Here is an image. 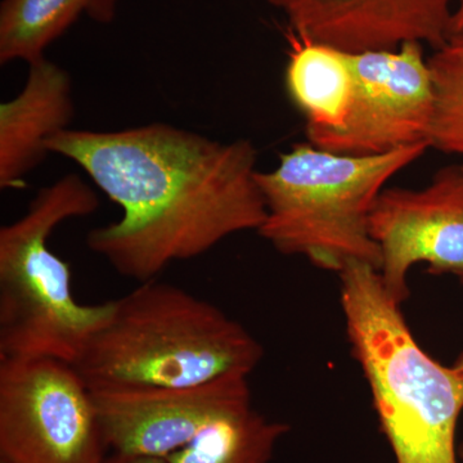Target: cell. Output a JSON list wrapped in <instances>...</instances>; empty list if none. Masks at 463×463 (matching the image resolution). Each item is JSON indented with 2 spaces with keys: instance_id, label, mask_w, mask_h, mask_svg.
I'll return each instance as SVG.
<instances>
[{
  "instance_id": "obj_12",
  "label": "cell",
  "mask_w": 463,
  "mask_h": 463,
  "mask_svg": "<svg viewBox=\"0 0 463 463\" xmlns=\"http://www.w3.org/2000/svg\"><path fill=\"white\" fill-rule=\"evenodd\" d=\"M285 83L289 99L306 118L307 137L345 125L354 99L352 53L288 33Z\"/></svg>"
},
{
  "instance_id": "obj_2",
  "label": "cell",
  "mask_w": 463,
  "mask_h": 463,
  "mask_svg": "<svg viewBox=\"0 0 463 463\" xmlns=\"http://www.w3.org/2000/svg\"><path fill=\"white\" fill-rule=\"evenodd\" d=\"M111 303L72 364L90 389L199 385L249 376L263 359V346L241 323L172 283L142 282Z\"/></svg>"
},
{
  "instance_id": "obj_3",
  "label": "cell",
  "mask_w": 463,
  "mask_h": 463,
  "mask_svg": "<svg viewBox=\"0 0 463 463\" xmlns=\"http://www.w3.org/2000/svg\"><path fill=\"white\" fill-rule=\"evenodd\" d=\"M339 274L347 336L395 461L459 463L463 388L455 371L417 344L377 268L353 261Z\"/></svg>"
},
{
  "instance_id": "obj_20",
  "label": "cell",
  "mask_w": 463,
  "mask_h": 463,
  "mask_svg": "<svg viewBox=\"0 0 463 463\" xmlns=\"http://www.w3.org/2000/svg\"><path fill=\"white\" fill-rule=\"evenodd\" d=\"M461 459H462V463H463V447H462V449H461Z\"/></svg>"
},
{
  "instance_id": "obj_19",
  "label": "cell",
  "mask_w": 463,
  "mask_h": 463,
  "mask_svg": "<svg viewBox=\"0 0 463 463\" xmlns=\"http://www.w3.org/2000/svg\"><path fill=\"white\" fill-rule=\"evenodd\" d=\"M452 368L453 371H455L456 376L458 377L459 383H461L463 388V355L456 362V364L453 365Z\"/></svg>"
},
{
  "instance_id": "obj_5",
  "label": "cell",
  "mask_w": 463,
  "mask_h": 463,
  "mask_svg": "<svg viewBox=\"0 0 463 463\" xmlns=\"http://www.w3.org/2000/svg\"><path fill=\"white\" fill-rule=\"evenodd\" d=\"M96 191L78 174L42 188L14 223L0 228V358L75 364L109 318L111 300L84 306L71 291L70 265L50 239L69 219L96 213Z\"/></svg>"
},
{
  "instance_id": "obj_14",
  "label": "cell",
  "mask_w": 463,
  "mask_h": 463,
  "mask_svg": "<svg viewBox=\"0 0 463 463\" xmlns=\"http://www.w3.org/2000/svg\"><path fill=\"white\" fill-rule=\"evenodd\" d=\"M90 0H3L0 5V62L32 63L60 38Z\"/></svg>"
},
{
  "instance_id": "obj_16",
  "label": "cell",
  "mask_w": 463,
  "mask_h": 463,
  "mask_svg": "<svg viewBox=\"0 0 463 463\" xmlns=\"http://www.w3.org/2000/svg\"><path fill=\"white\" fill-rule=\"evenodd\" d=\"M118 0H90L88 14L99 23H109L115 16Z\"/></svg>"
},
{
  "instance_id": "obj_7",
  "label": "cell",
  "mask_w": 463,
  "mask_h": 463,
  "mask_svg": "<svg viewBox=\"0 0 463 463\" xmlns=\"http://www.w3.org/2000/svg\"><path fill=\"white\" fill-rule=\"evenodd\" d=\"M352 63L354 99L345 125L335 132L307 137V142L350 156H373L429 143L434 91L422 43L352 53Z\"/></svg>"
},
{
  "instance_id": "obj_17",
  "label": "cell",
  "mask_w": 463,
  "mask_h": 463,
  "mask_svg": "<svg viewBox=\"0 0 463 463\" xmlns=\"http://www.w3.org/2000/svg\"><path fill=\"white\" fill-rule=\"evenodd\" d=\"M103 463H169V461L163 457L109 452Z\"/></svg>"
},
{
  "instance_id": "obj_4",
  "label": "cell",
  "mask_w": 463,
  "mask_h": 463,
  "mask_svg": "<svg viewBox=\"0 0 463 463\" xmlns=\"http://www.w3.org/2000/svg\"><path fill=\"white\" fill-rule=\"evenodd\" d=\"M430 148L417 143L373 156L335 154L307 143L279 156L270 172H258L267 206L259 234L286 255L340 273L353 261L380 270L381 251L368 219L385 184Z\"/></svg>"
},
{
  "instance_id": "obj_11",
  "label": "cell",
  "mask_w": 463,
  "mask_h": 463,
  "mask_svg": "<svg viewBox=\"0 0 463 463\" xmlns=\"http://www.w3.org/2000/svg\"><path fill=\"white\" fill-rule=\"evenodd\" d=\"M23 90L0 106V188L18 190L74 116L69 72L47 58L29 65Z\"/></svg>"
},
{
  "instance_id": "obj_9",
  "label": "cell",
  "mask_w": 463,
  "mask_h": 463,
  "mask_svg": "<svg viewBox=\"0 0 463 463\" xmlns=\"http://www.w3.org/2000/svg\"><path fill=\"white\" fill-rule=\"evenodd\" d=\"M368 227L381 251V279L399 304L410 297L407 277L414 264L463 279V166L439 170L422 190L385 188Z\"/></svg>"
},
{
  "instance_id": "obj_13",
  "label": "cell",
  "mask_w": 463,
  "mask_h": 463,
  "mask_svg": "<svg viewBox=\"0 0 463 463\" xmlns=\"http://www.w3.org/2000/svg\"><path fill=\"white\" fill-rule=\"evenodd\" d=\"M289 430L250 403L216 420L191 443L166 457L169 463H270Z\"/></svg>"
},
{
  "instance_id": "obj_15",
  "label": "cell",
  "mask_w": 463,
  "mask_h": 463,
  "mask_svg": "<svg viewBox=\"0 0 463 463\" xmlns=\"http://www.w3.org/2000/svg\"><path fill=\"white\" fill-rule=\"evenodd\" d=\"M428 65L434 91L429 146L463 156V33L435 50Z\"/></svg>"
},
{
  "instance_id": "obj_10",
  "label": "cell",
  "mask_w": 463,
  "mask_h": 463,
  "mask_svg": "<svg viewBox=\"0 0 463 463\" xmlns=\"http://www.w3.org/2000/svg\"><path fill=\"white\" fill-rule=\"evenodd\" d=\"M301 38L350 53L419 42L434 50L450 36L458 0H268Z\"/></svg>"
},
{
  "instance_id": "obj_6",
  "label": "cell",
  "mask_w": 463,
  "mask_h": 463,
  "mask_svg": "<svg viewBox=\"0 0 463 463\" xmlns=\"http://www.w3.org/2000/svg\"><path fill=\"white\" fill-rule=\"evenodd\" d=\"M96 405L72 364L0 358V463H103Z\"/></svg>"
},
{
  "instance_id": "obj_1",
  "label": "cell",
  "mask_w": 463,
  "mask_h": 463,
  "mask_svg": "<svg viewBox=\"0 0 463 463\" xmlns=\"http://www.w3.org/2000/svg\"><path fill=\"white\" fill-rule=\"evenodd\" d=\"M47 149L74 161L123 209L120 221L88 233L87 246L139 283L232 234L260 230L267 218L258 151L248 139L214 141L156 123L118 132L66 129Z\"/></svg>"
},
{
  "instance_id": "obj_18",
  "label": "cell",
  "mask_w": 463,
  "mask_h": 463,
  "mask_svg": "<svg viewBox=\"0 0 463 463\" xmlns=\"http://www.w3.org/2000/svg\"><path fill=\"white\" fill-rule=\"evenodd\" d=\"M459 33H463V0H458L457 3L452 24H450V36L459 35Z\"/></svg>"
},
{
  "instance_id": "obj_8",
  "label": "cell",
  "mask_w": 463,
  "mask_h": 463,
  "mask_svg": "<svg viewBox=\"0 0 463 463\" xmlns=\"http://www.w3.org/2000/svg\"><path fill=\"white\" fill-rule=\"evenodd\" d=\"M249 376L191 386L90 389L109 452L166 458L216 420L252 403Z\"/></svg>"
}]
</instances>
